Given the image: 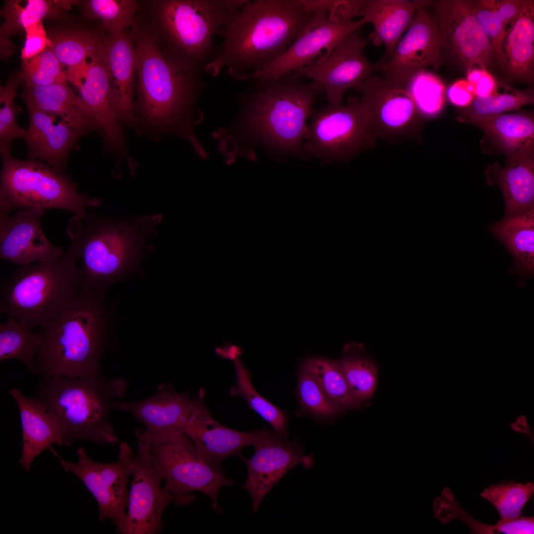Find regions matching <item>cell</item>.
<instances>
[{
	"label": "cell",
	"instance_id": "21",
	"mask_svg": "<svg viewBox=\"0 0 534 534\" xmlns=\"http://www.w3.org/2000/svg\"><path fill=\"white\" fill-rule=\"evenodd\" d=\"M206 391L200 388L193 398V406L184 433L193 443L197 454L216 471L222 472L227 457H244L241 450L254 443L257 430L245 432L223 426L212 416L205 402Z\"/></svg>",
	"mask_w": 534,
	"mask_h": 534
},
{
	"label": "cell",
	"instance_id": "47",
	"mask_svg": "<svg viewBox=\"0 0 534 534\" xmlns=\"http://www.w3.org/2000/svg\"><path fill=\"white\" fill-rule=\"evenodd\" d=\"M297 381L300 403L309 412L318 417L330 418L345 411L327 397L315 379L302 366Z\"/></svg>",
	"mask_w": 534,
	"mask_h": 534
},
{
	"label": "cell",
	"instance_id": "30",
	"mask_svg": "<svg viewBox=\"0 0 534 534\" xmlns=\"http://www.w3.org/2000/svg\"><path fill=\"white\" fill-rule=\"evenodd\" d=\"M493 136L509 158L534 154V122L531 114H501L468 122Z\"/></svg>",
	"mask_w": 534,
	"mask_h": 534
},
{
	"label": "cell",
	"instance_id": "35",
	"mask_svg": "<svg viewBox=\"0 0 534 534\" xmlns=\"http://www.w3.org/2000/svg\"><path fill=\"white\" fill-rule=\"evenodd\" d=\"M338 361L356 398L362 402L371 398L377 386L378 370L363 346L356 342L346 344Z\"/></svg>",
	"mask_w": 534,
	"mask_h": 534
},
{
	"label": "cell",
	"instance_id": "12",
	"mask_svg": "<svg viewBox=\"0 0 534 534\" xmlns=\"http://www.w3.org/2000/svg\"><path fill=\"white\" fill-rule=\"evenodd\" d=\"M62 468L74 474L95 498L99 508V521L109 519L118 533L123 534L128 505V484L134 464L132 448L126 442L119 445L118 460L101 463L91 460L83 447L77 450L78 461L68 462L54 450Z\"/></svg>",
	"mask_w": 534,
	"mask_h": 534
},
{
	"label": "cell",
	"instance_id": "50",
	"mask_svg": "<svg viewBox=\"0 0 534 534\" xmlns=\"http://www.w3.org/2000/svg\"><path fill=\"white\" fill-rule=\"evenodd\" d=\"M467 81L473 89L475 96H486L497 89L496 82L486 69L472 68L467 72Z\"/></svg>",
	"mask_w": 534,
	"mask_h": 534
},
{
	"label": "cell",
	"instance_id": "25",
	"mask_svg": "<svg viewBox=\"0 0 534 534\" xmlns=\"http://www.w3.org/2000/svg\"><path fill=\"white\" fill-rule=\"evenodd\" d=\"M104 60L110 83V99L118 122L136 123L133 102L136 57L133 39L125 32L104 40Z\"/></svg>",
	"mask_w": 534,
	"mask_h": 534
},
{
	"label": "cell",
	"instance_id": "23",
	"mask_svg": "<svg viewBox=\"0 0 534 534\" xmlns=\"http://www.w3.org/2000/svg\"><path fill=\"white\" fill-rule=\"evenodd\" d=\"M66 75L67 80L78 89L85 107L102 130L106 143L114 151L124 153V137L110 102L104 48L86 65L67 71Z\"/></svg>",
	"mask_w": 534,
	"mask_h": 534
},
{
	"label": "cell",
	"instance_id": "31",
	"mask_svg": "<svg viewBox=\"0 0 534 534\" xmlns=\"http://www.w3.org/2000/svg\"><path fill=\"white\" fill-rule=\"evenodd\" d=\"M514 258L513 269L527 276L534 270V209L505 217L490 227Z\"/></svg>",
	"mask_w": 534,
	"mask_h": 534
},
{
	"label": "cell",
	"instance_id": "41",
	"mask_svg": "<svg viewBox=\"0 0 534 534\" xmlns=\"http://www.w3.org/2000/svg\"><path fill=\"white\" fill-rule=\"evenodd\" d=\"M506 89L502 93L498 92L497 89L488 96H476L468 106L461 111L459 120L468 122L518 110L524 105L534 104L532 89L519 90L509 87Z\"/></svg>",
	"mask_w": 534,
	"mask_h": 534
},
{
	"label": "cell",
	"instance_id": "1",
	"mask_svg": "<svg viewBox=\"0 0 534 534\" xmlns=\"http://www.w3.org/2000/svg\"><path fill=\"white\" fill-rule=\"evenodd\" d=\"M107 293L83 283L68 305L38 333L35 374L89 377L101 374V361L114 349L116 308Z\"/></svg>",
	"mask_w": 534,
	"mask_h": 534
},
{
	"label": "cell",
	"instance_id": "11",
	"mask_svg": "<svg viewBox=\"0 0 534 534\" xmlns=\"http://www.w3.org/2000/svg\"><path fill=\"white\" fill-rule=\"evenodd\" d=\"M151 455L153 467L165 481L164 486L174 495L177 506L189 504L195 498L191 492L199 491L211 498L215 512L222 513L218 492L224 486L233 485V480L202 459L185 434L173 442L151 445Z\"/></svg>",
	"mask_w": 534,
	"mask_h": 534
},
{
	"label": "cell",
	"instance_id": "6",
	"mask_svg": "<svg viewBox=\"0 0 534 534\" xmlns=\"http://www.w3.org/2000/svg\"><path fill=\"white\" fill-rule=\"evenodd\" d=\"M78 258L70 241L62 254L15 270L1 281L0 313L32 329L44 327L68 305L81 287Z\"/></svg>",
	"mask_w": 534,
	"mask_h": 534
},
{
	"label": "cell",
	"instance_id": "19",
	"mask_svg": "<svg viewBox=\"0 0 534 534\" xmlns=\"http://www.w3.org/2000/svg\"><path fill=\"white\" fill-rule=\"evenodd\" d=\"M367 42L358 31L352 33L324 60L304 67L294 75L312 79L322 87L330 104H340L347 90L378 71V64L370 62L364 54Z\"/></svg>",
	"mask_w": 534,
	"mask_h": 534
},
{
	"label": "cell",
	"instance_id": "28",
	"mask_svg": "<svg viewBox=\"0 0 534 534\" xmlns=\"http://www.w3.org/2000/svg\"><path fill=\"white\" fill-rule=\"evenodd\" d=\"M534 0L523 6L508 28L499 63L510 79L532 82L534 77Z\"/></svg>",
	"mask_w": 534,
	"mask_h": 534
},
{
	"label": "cell",
	"instance_id": "14",
	"mask_svg": "<svg viewBox=\"0 0 534 534\" xmlns=\"http://www.w3.org/2000/svg\"><path fill=\"white\" fill-rule=\"evenodd\" d=\"M361 18L342 22L330 20L322 10H314L309 22L288 49L263 70L236 77L240 80L277 79L304 67L319 62L346 37L366 24Z\"/></svg>",
	"mask_w": 534,
	"mask_h": 534
},
{
	"label": "cell",
	"instance_id": "13",
	"mask_svg": "<svg viewBox=\"0 0 534 534\" xmlns=\"http://www.w3.org/2000/svg\"><path fill=\"white\" fill-rule=\"evenodd\" d=\"M447 60L466 72L486 69L494 60L492 46L473 10L472 0H439L430 7Z\"/></svg>",
	"mask_w": 534,
	"mask_h": 534
},
{
	"label": "cell",
	"instance_id": "33",
	"mask_svg": "<svg viewBox=\"0 0 534 534\" xmlns=\"http://www.w3.org/2000/svg\"><path fill=\"white\" fill-rule=\"evenodd\" d=\"M435 517L443 523L460 519L470 528L471 533L480 534H531L533 522L530 517L523 516L508 522L498 521L497 524H484L476 520L459 505L450 489L445 488L441 495L435 498L433 505Z\"/></svg>",
	"mask_w": 534,
	"mask_h": 534
},
{
	"label": "cell",
	"instance_id": "49",
	"mask_svg": "<svg viewBox=\"0 0 534 534\" xmlns=\"http://www.w3.org/2000/svg\"><path fill=\"white\" fill-rule=\"evenodd\" d=\"M25 44L21 50L22 61L30 59L43 52L47 46H52L51 41L47 36L42 20L26 27Z\"/></svg>",
	"mask_w": 534,
	"mask_h": 534
},
{
	"label": "cell",
	"instance_id": "40",
	"mask_svg": "<svg viewBox=\"0 0 534 534\" xmlns=\"http://www.w3.org/2000/svg\"><path fill=\"white\" fill-rule=\"evenodd\" d=\"M38 333L11 315L0 325V360L14 358L35 374L34 359L39 347Z\"/></svg>",
	"mask_w": 534,
	"mask_h": 534
},
{
	"label": "cell",
	"instance_id": "44",
	"mask_svg": "<svg viewBox=\"0 0 534 534\" xmlns=\"http://www.w3.org/2000/svg\"><path fill=\"white\" fill-rule=\"evenodd\" d=\"M19 74L25 87H46L68 81L66 73L50 46L36 56L23 61Z\"/></svg>",
	"mask_w": 534,
	"mask_h": 534
},
{
	"label": "cell",
	"instance_id": "24",
	"mask_svg": "<svg viewBox=\"0 0 534 534\" xmlns=\"http://www.w3.org/2000/svg\"><path fill=\"white\" fill-rule=\"evenodd\" d=\"M29 122L24 139L31 160L37 159L64 174L69 152L86 132L77 130L56 117L25 101Z\"/></svg>",
	"mask_w": 534,
	"mask_h": 534
},
{
	"label": "cell",
	"instance_id": "34",
	"mask_svg": "<svg viewBox=\"0 0 534 534\" xmlns=\"http://www.w3.org/2000/svg\"><path fill=\"white\" fill-rule=\"evenodd\" d=\"M525 0H473V10L491 43L494 60L499 64L508 29L521 11Z\"/></svg>",
	"mask_w": 534,
	"mask_h": 534
},
{
	"label": "cell",
	"instance_id": "10",
	"mask_svg": "<svg viewBox=\"0 0 534 534\" xmlns=\"http://www.w3.org/2000/svg\"><path fill=\"white\" fill-rule=\"evenodd\" d=\"M376 138L368 109L352 97L313 114L303 149L323 163L345 161L372 147Z\"/></svg>",
	"mask_w": 534,
	"mask_h": 534
},
{
	"label": "cell",
	"instance_id": "8",
	"mask_svg": "<svg viewBox=\"0 0 534 534\" xmlns=\"http://www.w3.org/2000/svg\"><path fill=\"white\" fill-rule=\"evenodd\" d=\"M248 0L157 1L167 56L182 70L203 75L217 53L214 39Z\"/></svg>",
	"mask_w": 534,
	"mask_h": 534
},
{
	"label": "cell",
	"instance_id": "9",
	"mask_svg": "<svg viewBox=\"0 0 534 534\" xmlns=\"http://www.w3.org/2000/svg\"><path fill=\"white\" fill-rule=\"evenodd\" d=\"M0 212L15 209L56 208L84 219L86 208L99 206L98 198L80 193L78 184L41 161L20 160L11 155L2 159Z\"/></svg>",
	"mask_w": 534,
	"mask_h": 534
},
{
	"label": "cell",
	"instance_id": "15",
	"mask_svg": "<svg viewBox=\"0 0 534 534\" xmlns=\"http://www.w3.org/2000/svg\"><path fill=\"white\" fill-rule=\"evenodd\" d=\"M354 89L369 112L377 137L404 139L417 133L420 116L406 86L372 75Z\"/></svg>",
	"mask_w": 534,
	"mask_h": 534
},
{
	"label": "cell",
	"instance_id": "20",
	"mask_svg": "<svg viewBox=\"0 0 534 534\" xmlns=\"http://www.w3.org/2000/svg\"><path fill=\"white\" fill-rule=\"evenodd\" d=\"M252 446L254 455L243 459L248 475L241 489L250 493L252 510L256 512L264 497L289 470L299 464L310 468L313 460L312 456L304 454L303 448L297 441L280 438L266 428L257 430Z\"/></svg>",
	"mask_w": 534,
	"mask_h": 534
},
{
	"label": "cell",
	"instance_id": "5",
	"mask_svg": "<svg viewBox=\"0 0 534 534\" xmlns=\"http://www.w3.org/2000/svg\"><path fill=\"white\" fill-rule=\"evenodd\" d=\"M258 81L257 88L243 105L242 137L281 153H304L307 119L324 92L322 87L314 81L304 82L290 73L277 79Z\"/></svg>",
	"mask_w": 534,
	"mask_h": 534
},
{
	"label": "cell",
	"instance_id": "32",
	"mask_svg": "<svg viewBox=\"0 0 534 534\" xmlns=\"http://www.w3.org/2000/svg\"><path fill=\"white\" fill-rule=\"evenodd\" d=\"M505 201V217L523 213L534 207V154L509 158L497 176Z\"/></svg>",
	"mask_w": 534,
	"mask_h": 534
},
{
	"label": "cell",
	"instance_id": "45",
	"mask_svg": "<svg viewBox=\"0 0 534 534\" xmlns=\"http://www.w3.org/2000/svg\"><path fill=\"white\" fill-rule=\"evenodd\" d=\"M19 73L13 74L0 89V152L1 159L11 156V143L16 138L24 139L26 130L16 122L14 99L21 83Z\"/></svg>",
	"mask_w": 534,
	"mask_h": 534
},
{
	"label": "cell",
	"instance_id": "42",
	"mask_svg": "<svg viewBox=\"0 0 534 534\" xmlns=\"http://www.w3.org/2000/svg\"><path fill=\"white\" fill-rule=\"evenodd\" d=\"M534 493V483L522 484L511 480L485 488L481 496L494 506L500 521L508 522L522 516L523 509Z\"/></svg>",
	"mask_w": 534,
	"mask_h": 534
},
{
	"label": "cell",
	"instance_id": "22",
	"mask_svg": "<svg viewBox=\"0 0 534 534\" xmlns=\"http://www.w3.org/2000/svg\"><path fill=\"white\" fill-rule=\"evenodd\" d=\"M44 210H19L0 212V258L18 266L40 263L64 251L47 239L41 226Z\"/></svg>",
	"mask_w": 534,
	"mask_h": 534
},
{
	"label": "cell",
	"instance_id": "52",
	"mask_svg": "<svg viewBox=\"0 0 534 534\" xmlns=\"http://www.w3.org/2000/svg\"><path fill=\"white\" fill-rule=\"evenodd\" d=\"M215 352L222 358L232 360L236 357L241 356L243 351L237 345L227 344L222 347H217Z\"/></svg>",
	"mask_w": 534,
	"mask_h": 534
},
{
	"label": "cell",
	"instance_id": "48",
	"mask_svg": "<svg viewBox=\"0 0 534 534\" xmlns=\"http://www.w3.org/2000/svg\"><path fill=\"white\" fill-rule=\"evenodd\" d=\"M299 0L308 10H322L329 13V19L336 22L352 20L364 1V0Z\"/></svg>",
	"mask_w": 534,
	"mask_h": 534
},
{
	"label": "cell",
	"instance_id": "46",
	"mask_svg": "<svg viewBox=\"0 0 534 534\" xmlns=\"http://www.w3.org/2000/svg\"><path fill=\"white\" fill-rule=\"evenodd\" d=\"M406 88L411 95L420 116L438 115L445 103V86L436 76L425 71L415 75Z\"/></svg>",
	"mask_w": 534,
	"mask_h": 534
},
{
	"label": "cell",
	"instance_id": "7",
	"mask_svg": "<svg viewBox=\"0 0 534 534\" xmlns=\"http://www.w3.org/2000/svg\"><path fill=\"white\" fill-rule=\"evenodd\" d=\"M134 30L141 114L153 128L178 130L205 88L203 75L182 70L161 51L150 34Z\"/></svg>",
	"mask_w": 534,
	"mask_h": 534
},
{
	"label": "cell",
	"instance_id": "17",
	"mask_svg": "<svg viewBox=\"0 0 534 534\" xmlns=\"http://www.w3.org/2000/svg\"><path fill=\"white\" fill-rule=\"evenodd\" d=\"M428 7L419 9L392 53L377 63L378 71L391 81L406 86L429 67L443 64L442 44L437 24Z\"/></svg>",
	"mask_w": 534,
	"mask_h": 534
},
{
	"label": "cell",
	"instance_id": "16",
	"mask_svg": "<svg viewBox=\"0 0 534 534\" xmlns=\"http://www.w3.org/2000/svg\"><path fill=\"white\" fill-rule=\"evenodd\" d=\"M151 447L138 439L123 534L161 533L164 511L175 501L174 495L162 486L163 480L152 465Z\"/></svg>",
	"mask_w": 534,
	"mask_h": 534
},
{
	"label": "cell",
	"instance_id": "2",
	"mask_svg": "<svg viewBox=\"0 0 534 534\" xmlns=\"http://www.w3.org/2000/svg\"><path fill=\"white\" fill-rule=\"evenodd\" d=\"M313 13L299 0H250L227 26L205 73L216 76L227 67L235 78L263 70L288 49Z\"/></svg>",
	"mask_w": 534,
	"mask_h": 534
},
{
	"label": "cell",
	"instance_id": "18",
	"mask_svg": "<svg viewBox=\"0 0 534 534\" xmlns=\"http://www.w3.org/2000/svg\"><path fill=\"white\" fill-rule=\"evenodd\" d=\"M193 406L191 393L178 392L171 384L162 383L153 395L144 399L121 401L118 409L131 413L144 429L135 435L151 445L173 442L185 434Z\"/></svg>",
	"mask_w": 534,
	"mask_h": 534
},
{
	"label": "cell",
	"instance_id": "36",
	"mask_svg": "<svg viewBox=\"0 0 534 534\" xmlns=\"http://www.w3.org/2000/svg\"><path fill=\"white\" fill-rule=\"evenodd\" d=\"M77 0H28L22 6L20 0L6 1L1 14L5 21L0 27V38L18 33L30 25L45 18H56Z\"/></svg>",
	"mask_w": 534,
	"mask_h": 534
},
{
	"label": "cell",
	"instance_id": "37",
	"mask_svg": "<svg viewBox=\"0 0 534 534\" xmlns=\"http://www.w3.org/2000/svg\"><path fill=\"white\" fill-rule=\"evenodd\" d=\"M240 356L236 357L232 360L236 380L235 384L229 389L230 396L241 397L250 408L271 426L276 436L288 439L285 413L256 390L251 380L252 375L246 367Z\"/></svg>",
	"mask_w": 534,
	"mask_h": 534
},
{
	"label": "cell",
	"instance_id": "3",
	"mask_svg": "<svg viewBox=\"0 0 534 534\" xmlns=\"http://www.w3.org/2000/svg\"><path fill=\"white\" fill-rule=\"evenodd\" d=\"M75 217L68 230L82 262V283L107 293L113 283L142 273V262L154 249L149 241L158 233L160 215Z\"/></svg>",
	"mask_w": 534,
	"mask_h": 534
},
{
	"label": "cell",
	"instance_id": "38",
	"mask_svg": "<svg viewBox=\"0 0 534 534\" xmlns=\"http://www.w3.org/2000/svg\"><path fill=\"white\" fill-rule=\"evenodd\" d=\"M315 379L327 397L344 411L359 408L363 402L351 391L338 360L313 356L301 365Z\"/></svg>",
	"mask_w": 534,
	"mask_h": 534
},
{
	"label": "cell",
	"instance_id": "29",
	"mask_svg": "<svg viewBox=\"0 0 534 534\" xmlns=\"http://www.w3.org/2000/svg\"><path fill=\"white\" fill-rule=\"evenodd\" d=\"M20 96L24 101H29L43 111L59 117L77 130L88 133L100 129L67 82L46 87H25Z\"/></svg>",
	"mask_w": 534,
	"mask_h": 534
},
{
	"label": "cell",
	"instance_id": "4",
	"mask_svg": "<svg viewBox=\"0 0 534 534\" xmlns=\"http://www.w3.org/2000/svg\"><path fill=\"white\" fill-rule=\"evenodd\" d=\"M123 378L102 374L89 377H44L32 397L57 420L64 445L78 440L115 445L119 440L109 422L128 390Z\"/></svg>",
	"mask_w": 534,
	"mask_h": 534
},
{
	"label": "cell",
	"instance_id": "43",
	"mask_svg": "<svg viewBox=\"0 0 534 534\" xmlns=\"http://www.w3.org/2000/svg\"><path fill=\"white\" fill-rule=\"evenodd\" d=\"M138 6L133 0H90L87 1L85 10L89 17L100 19L110 34H114L134 24Z\"/></svg>",
	"mask_w": 534,
	"mask_h": 534
},
{
	"label": "cell",
	"instance_id": "27",
	"mask_svg": "<svg viewBox=\"0 0 534 534\" xmlns=\"http://www.w3.org/2000/svg\"><path fill=\"white\" fill-rule=\"evenodd\" d=\"M8 393L19 408L22 431V454L19 463L30 471L36 457L45 450H53L54 444L64 445L61 427L55 418L33 398L26 397L19 390L12 388Z\"/></svg>",
	"mask_w": 534,
	"mask_h": 534
},
{
	"label": "cell",
	"instance_id": "39",
	"mask_svg": "<svg viewBox=\"0 0 534 534\" xmlns=\"http://www.w3.org/2000/svg\"><path fill=\"white\" fill-rule=\"evenodd\" d=\"M49 38L56 58L67 68L89 62V59L99 54L104 48V39L85 30L58 31Z\"/></svg>",
	"mask_w": 534,
	"mask_h": 534
},
{
	"label": "cell",
	"instance_id": "26",
	"mask_svg": "<svg viewBox=\"0 0 534 534\" xmlns=\"http://www.w3.org/2000/svg\"><path fill=\"white\" fill-rule=\"evenodd\" d=\"M432 0H364L356 16L373 26L368 38L375 46L384 44L389 56L411 24L417 11L430 7Z\"/></svg>",
	"mask_w": 534,
	"mask_h": 534
},
{
	"label": "cell",
	"instance_id": "51",
	"mask_svg": "<svg viewBox=\"0 0 534 534\" xmlns=\"http://www.w3.org/2000/svg\"><path fill=\"white\" fill-rule=\"evenodd\" d=\"M447 95L452 104L459 106L469 105L476 97L472 86L467 81L462 80L450 86Z\"/></svg>",
	"mask_w": 534,
	"mask_h": 534
}]
</instances>
